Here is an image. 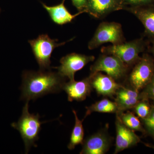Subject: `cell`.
Wrapping results in <instances>:
<instances>
[{
  "instance_id": "obj_12",
  "label": "cell",
  "mask_w": 154,
  "mask_h": 154,
  "mask_svg": "<svg viewBox=\"0 0 154 154\" xmlns=\"http://www.w3.org/2000/svg\"><path fill=\"white\" fill-rule=\"evenodd\" d=\"M124 10L133 14L144 28V36L154 38V4L140 7H125Z\"/></svg>"
},
{
  "instance_id": "obj_4",
  "label": "cell",
  "mask_w": 154,
  "mask_h": 154,
  "mask_svg": "<svg viewBox=\"0 0 154 154\" xmlns=\"http://www.w3.org/2000/svg\"><path fill=\"white\" fill-rule=\"evenodd\" d=\"M125 42L121 24L116 22H102L89 41L88 47L89 49L94 50L108 42L117 45Z\"/></svg>"
},
{
  "instance_id": "obj_8",
  "label": "cell",
  "mask_w": 154,
  "mask_h": 154,
  "mask_svg": "<svg viewBox=\"0 0 154 154\" xmlns=\"http://www.w3.org/2000/svg\"><path fill=\"white\" fill-rule=\"evenodd\" d=\"M95 57L93 55L72 53L61 59V65L58 67H53L63 77L67 78L69 81L75 80V74L81 70L89 63L94 61Z\"/></svg>"
},
{
  "instance_id": "obj_11",
  "label": "cell",
  "mask_w": 154,
  "mask_h": 154,
  "mask_svg": "<svg viewBox=\"0 0 154 154\" xmlns=\"http://www.w3.org/2000/svg\"><path fill=\"white\" fill-rule=\"evenodd\" d=\"M115 124L116 136L114 154L136 146L140 141L134 131L125 126L117 114Z\"/></svg>"
},
{
  "instance_id": "obj_25",
  "label": "cell",
  "mask_w": 154,
  "mask_h": 154,
  "mask_svg": "<svg viewBox=\"0 0 154 154\" xmlns=\"http://www.w3.org/2000/svg\"><path fill=\"white\" fill-rule=\"evenodd\" d=\"M149 44L147 50L149 52L152 54L153 57L154 58V38L148 39Z\"/></svg>"
},
{
  "instance_id": "obj_7",
  "label": "cell",
  "mask_w": 154,
  "mask_h": 154,
  "mask_svg": "<svg viewBox=\"0 0 154 154\" xmlns=\"http://www.w3.org/2000/svg\"><path fill=\"white\" fill-rule=\"evenodd\" d=\"M128 68L129 67L117 57L102 54L91 66L90 74L105 72L116 81L126 76Z\"/></svg>"
},
{
  "instance_id": "obj_22",
  "label": "cell",
  "mask_w": 154,
  "mask_h": 154,
  "mask_svg": "<svg viewBox=\"0 0 154 154\" xmlns=\"http://www.w3.org/2000/svg\"><path fill=\"white\" fill-rule=\"evenodd\" d=\"M143 99H151L154 104V74L150 82L141 93Z\"/></svg>"
},
{
  "instance_id": "obj_23",
  "label": "cell",
  "mask_w": 154,
  "mask_h": 154,
  "mask_svg": "<svg viewBox=\"0 0 154 154\" xmlns=\"http://www.w3.org/2000/svg\"><path fill=\"white\" fill-rule=\"evenodd\" d=\"M125 6L130 7H140L154 4V0H121Z\"/></svg>"
},
{
  "instance_id": "obj_27",
  "label": "cell",
  "mask_w": 154,
  "mask_h": 154,
  "mask_svg": "<svg viewBox=\"0 0 154 154\" xmlns=\"http://www.w3.org/2000/svg\"><path fill=\"white\" fill-rule=\"evenodd\" d=\"M1 9H0V14H1Z\"/></svg>"
},
{
  "instance_id": "obj_24",
  "label": "cell",
  "mask_w": 154,
  "mask_h": 154,
  "mask_svg": "<svg viewBox=\"0 0 154 154\" xmlns=\"http://www.w3.org/2000/svg\"><path fill=\"white\" fill-rule=\"evenodd\" d=\"M73 5L80 11H84L85 8L88 0H71Z\"/></svg>"
},
{
  "instance_id": "obj_20",
  "label": "cell",
  "mask_w": 154,
  "mask_h": 154,
  "mask_svg": "<svg viewBox=\"0 0 154 154\" xmlns=\"http://www.w3.org/2000/svg\"><path fill=\"white\" fill-rule=\"evenodd\" d=\"M151 107L149 104L148 99H143L140 100L134 108L138 116L141 119H143L148 116Z\"/></svg>"
},
{
  "instance_id": "obj_26",
  "label": "cell",
  "mask_w": 154,
  "mask_h": 154,
  "mask_svg": "<svg viewBox=\"0 0 154 154\" xmlns=\"http://www.w3.org/2000/svg\"><path fill=\"white\" fill-rule=\"evenodd\" d=\"M147 146H148L150 147H151L153 149H154V145H146Z\"/></svg>"
},
{
  "instance_id": "obj_6",
  "label": "cell",
  "mask_w": 154,
  "mask_h": 154,
  "mask_svg": "<svg viewBox=\"0 0 154 154\" xmlns=\"http://www.w3.org/2000/svg\"><path fill=\"white\" fill-rule=\"evenodd\" d=\"M154 74V58L147 53H144L134 65L128 79L131 87L140 91L150 82Z\"/></svg>"
},
{
  "instance_id": "obj_2",
  "label": "cell",
  "mask_w": 154,
  "mask_h": 154,
  "mask_svg": "<svg viewBox=\"0 0 154 154\" xmlns=\"http://www.w3.org/2000/svg\"><path fill=\"white\" fill-rule=\"evenodd\" d=\"M149 44L148 39L143 37L137 38L121 44L102 47L101 52L119 58L128 67L134 66L140 59V54L147 50Z\"/></svg>"
},
{
  "instance_id": "obj_17",
  "label": "cell",
  "mask_w": 154,
  "mask_h": 154,
  "mask_svg": "<svg viewBox=\"0 0 154 154\" xmlns=\"http://www.w3.org/2000/svg\"><path fill=\"white\" fill-rule=\"evenodd\" d=\"M86 108L87 111L84 120L93 112L116 113L118 112V107L116 102L107 99H102Z\"/></svg>"
},
{
  "instance_id": "obj_19",
  "label": "cell",
  "mask_w": 154,
  "mask_h": 154,
  "mask_svg": "<svg viewBox=\"0 0 154 154\" xmlns=\"http://www.w3.org/2000/svg\"><path fill=\"white\" fill-rule=\"evenodd\" d=\"M116 114L119 116L122 123L130 129L134 131L146 132L145 130L143 127L139 119L131 112H118Z\"/></svg>"
},
{
  "instance_id": "obj_16",
  "label": "cell",
  "mask_w": 154,
  "mask_h": 154,
  "mask_svg": "<svg viewBox=\"0 0 154 154\" xmlns=\"http://www.w3.org/2000/svg\"><path fill=\"white\" fill-rule=\"evenodd\" d=\"M64 1L59 5L54 6H48L42 4L43 8L47 11L52 21L59 25L70 23L80 14L85 13L84 11H80L73 15L70 14L64 5Z\"/></svg>"
},
{
  "instance_id": "obj_18",
  "label": "cell",
  "mask_w": 154,
  "mask_h": 154,
  "mask_svg": "<svg viewBox=\"0 0 154 154\" xmlns=\"http://www.w3.org/2000/svg\"><path fill=\"white\" fill-rule=\"evenodd\" d=\"M75 117V124L71 134L69 143L68 145V148L69 150L74 149L76 146L80 144H82L84 141V129L83 128L82 120L78 118L76 111L72 110Z\"/></svg>"
},
{
  "instance_id": "obj_9",
  "label": "cell",
  "mask_w": 154,
  "mask_h": 154,
  "mask_svg": "<svg viewBox=\"0 0 154 154\" xmlns=\"http://www.w3.org/2000/svg\"><path fill=\"white\" fill-rule=\"evenodd\" d=\"M125 7L121 0H88L85 11L96 19H102L114 11L124 10Z\"/></svg>"
},
{
  "instance_id": "obj_21",
  "label": "cell",
  "mask_w": 154,
  "mask_h": 154,
  "mask_svg": "<svg viewBox=\"0 0 154 154\" xmlns=\"http://www.w3.org/2000/svg\"><path fill=\"white\" fill-rule=\"evenodd\" d=\"M146 132L153 138L154 140V104L152 105L150 112L146 118L142 119Z\"/></svg>"
},
{
  "instance_id": "obj_15",
  "label": "cell",
  "mask_w": 154,
  "mask_h": 154,
  "mask_svg": "<svg viewBox=\"0 0 154 154\" xmlns=\"http://www.w3.org/2000/svg\"><path fill=\"white\" fill-rule=\"evenodd\" d=\"M115 102L118 107V112L134 108L140 100L143 99L140 91L134 88H125L122 86L116 91Z\"/></svg>"
},
{
  "instance_id": "obj_13",
  "label": "cell",
  "mask_w": 154,
  "mask_h": 154,
  "mask_svg": "<svg viewBox=\"0 0 154 154\" xmlns=\"http://www.w3.org/2000/svg\"><path fill=\"white\" fill-rule=\"evenodd\" d=\"M89 77L92 88L96 90L97 94L103 96L113 97L118 89L122 86L113 78L108 75L103 74L101 72L90 74Z\"/></svg>"
},
{
  "instance_id": "obj_10",
  "label": "cell",
  "mask_w": 154,
  "mask_h": 154,
  "mask_svg": "<svg viewBox=\"0 0 154 154\" xmlns=\"http://www.w3.org/2000/svg\"><path fill=\"white\" fill-rule=\"evenodd\" d=\"M111 139L106 131L102 130L83 141L81 154H104L110 149Z\"/></svg>"
},
{
  "instance_id": "obj_3",
  "label": "cell",
  "mask_w": 154,
  "mask_h": 154,
  "mask_svg": "<svg viewBox=\"0 0 154 154\" xmlns=\"http://www.w3.org/2000/svg\"><path fill=\"white\" fill-rule=\"evenodd\" d=\"M28 102L27 101L23 107L22 116L18 121L11 124L12 127L20 133L25 144L26 154L28 153L31 147H36L35 143L38 140L41 124L43 123L39 120V114L29 113Z\"/></svg>"
},
{
  "instance_id": "obj_1",
  "label": "cell",
  "mask_w": 154,
  "mask_h": 154,
  "mask_svg": "<svg viewBox=\"0 0 154 154\" xmlns=\"http://www.w3.org/2000/svg\"><path fill=\"white\" fill-rule=\"evenodd\" d=\"M21 99L29 102L49 94L63 90L66 78L51 70L25 71L22 75Z\"/></svg>"
},
{
  "instance_id": "obj_14",
  "label": "cell",
  "mask_w": 154,
  "mask_h": 154,
  "mask_svg": "<svg viewBox=\"0 0 154 154\" xmlns=\"http://www.w3.org/2000/svg\"><path fill=\"white\" fill-rule=\"evenodd\" d=\"M92 89L89 77L79 82L75 80L69 81L68 82L65 83L63 87V90L67 95L68 100L71 102L85 100L91 94Z\"/></svg>"
},
{
  "instance_id": "obj_5",
  "label": "cell",
  "mask_w": 154,
  "mask_h": 154,
  "mask_svg": "<svg viewBox=\"0 0 154 154\" xmlns=\"http://www.w3.org/2000/svg\"><path fill=\"white\" fill-rule=\"evenodd\" d=\"M57 41V39L50 38L48 34H42L28 41L40 70H51V57L53 51L56 48L65 44L64 42L58 43Z\"/></svg>"
}]
</instances>
